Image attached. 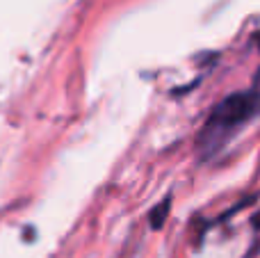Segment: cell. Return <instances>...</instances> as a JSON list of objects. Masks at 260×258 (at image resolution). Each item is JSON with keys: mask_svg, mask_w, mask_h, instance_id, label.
<instances>
[{"mask_svg": "<svg viewBox=\"0 0 260 258\" xmlns=\"http://www.w3.org/2000/svg\"><path fill=\"white\" fill-rule=\"evenodd\" d=\"M260 112V91H238L231 94L212 110L210 119L206 121L199 135V149L203 155H212L221 149L226 140L238 131V126L247 123Z\"/></svg>", "mask_w": 260, "mask_h": 258, "instance_id": "cell-1", "label": "cell"}, {"mask_svg": "<svg viewBox=\"0 0 260 258\" xmlns=\"http://www.w3.org/2000/svg\"><path fill=\"white\" fill-rule=\"evenodd\" d=\"M169 208H171V199H165L155 210H153L151 213V227L153 229H160L162 224H165L167 215H169Z\"/></svg>", "mask_w": 260, "mask_h": 258, "instance_id": "cell-2", "label": "cell"}, {"mask_svg": "<svg viewBox=\"0 0 260 258\" xmlns=\"http://www.w3.org/2000/svg\"><path fill=\"white\" fill-rule=\"evenodd\" d=\"M258 46H260V35H258Z\"/></svg>", "mask_w": 260, "mask_h": 258, "instance_id": "cell-3", "label": "cell"}]
</instances>
